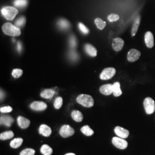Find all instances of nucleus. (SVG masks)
<instances>
[{"mask_svg": "<svg viewBox=\"0 0 155 155\" xmlns=\"http://www.w3.org/2000/svg\"><path fill=\"white\" fill-rule=\"evenodd\" d=\"M1 125H5L6 127H10L14 121L13 118L10 116H2L0 118Z\"/></svg>", "mask_w": 155, "mask_h": 155, "instance_id": "nucleus-16", "label": "nucleus"}, {"mask_svg": "<svg viewBox=\"0 0 155 155\" xmlns=\"http://www.w3.org/2000/svg\"><path fill=\"white\" fill-rule=\"evenodd\" d=\"M1 13L6 20H13L18 13V11L15 7L7 6L1 9Z\"/></svg>", "mask_w": 155, "mask_h": 155, "instance_id": "nucleus-3", "label": "nucleus"}, {"mask_svg": "<svg viewBox=\"0 0 155 155\" xmlns=\"http://www.w3.org/2000/svg\"><path fill=\"white\" fill-rule=\"evenodd\" d=\"M40 152L43 155H51L53 152V150L49 145H43L40 149Z\"/></svg>", "mask_w": 155, "mask_h": 155, "instance_id": "nucleus-24", "label": "nucleus"}, {"mask_svg": "<svg viewBox=\"0 0 155 155\" xmlns=\"http://www.w3.org/2000/svg\"><path fill=\"white\" fill-rule=\"evenodd\" d=\"M140 24V17L138 16L135 19L134 21L133 22V26H132V31H131L132 36H133V37L134 36L136 33L137 32Z\"/></svg>", "mask_w": 155, "mask_h": 155, "instance_id": "nucleus-20", "label": "nucleus"}, {"mask_svg": "<svg viewBox=\"0 0 155 155\" xmlns=\"http://www.w3.org/2000/svg\"><path fill=\"white\" fill-rule=\"evenodd\" d=\"M35 150L31 148H27L22 150L20 155H35Z\"/></svg>", "mask_w": 155, "mask_h": 155, "instance_id": "nucleus-33", "label": "nucleus"}, {"mask_svg": "<svg viewBox=\"0 0 155 155\" xmlns=\"http://www.w3.org/2000/svg\"><path fill=\"white\" fill-rule=\"evenodd\" d=\"M22 74H23V71L19 68L14 69L12 72V76L15 78H18L20 77L22 75Z\"/></svg>", "mask_w": 155, "mask_h": 155, "instance_id": "nucleus-31", "label": "nucleus"}, {"mask_svg": "<svg viewBox=\"0 0 155 155\" xmlns=\"http://www.w3.org/2000/svg\"><path fill=\"white\" fill-rule=\"evenodd\" d=\"M124 45V41L121 38H117L113 39L112 43L113 48L116 51H120L122 50Z\"/></svg>", "mask_w": 155, "mask_h": 155, "instance_id": "nucleus-12", "label": "nucleus"}, {"mask_svg": "<svg viewBox=\"0 0 155 155\" xmlns=\"http://www.w3.org/2000/svg\"><path fill=\"white\" fill-rule=\"evenodd\" d=\"M116 73L114 68L109 67L105 68L100 74V78L102 80H108L113 77Z\"/></svg>", "mask_w": 155, "mask_h": 155, "instance_id": "nucleus-5", "label": "nucleus"}, {"mask_svg": "<svg viewBox=\"0 0 155 155\" xmlns=\"http://www.w3.org/2000/svg\"><path fill=\"white\" fill-rule=\"evenodd\" d=\"M113 94L115 97H119L122 94V92L120 88V83L118 82H116L113 84Z\"/></svg>", "mask_w": 155, "mask_h": 155, "instance_id": "nucleus-22", "label": "nucleus"}, {"mask_svg": "<svg viewBox=\"0 0 155 155\" xmlns=\"http://www.w3.org/2000/svg\"><path fill=\"white\" fill-rule=\"evenodd\" d=\"M14 5L19 8H25L28 4V0H15Z\"/></svg>", "mask_w": 155, "mask_h": 155, "instance_id": "nucleus-28", "label": "nucleus"}, {"mask_svg": "<svg viewBox=\"0 0 155 155\" xmlns=\"http://www.w3.org/2000/svg\"><path fill=\"white\" fill-rule=\"evenodd\" d=\"M65 155H76L75 154H74V153H67V154H66Z\"/></svg>", "mask_w": 155, "mask_h": 155, "instance_id": "nucleus-38", "label": "nucleus"}, {"mask_svg": "<svg viewBox=\"0 0 155 155\" xmlns=\"http://www.w3.org/2000/svg\"><path fill=\"white\" fill-rule=\"evenodd\" d=\"M30 107L33 110L43 111L47 109V105L44 102L35 101L30 105Z\"/></svg>", "mask_w": 155, "mask_h": 155, "instance_id": "nucleus-9", "label": "nucleus"}, {"mask_svg": "<svg viewBox=\"0 0 155 155\" xmlns=\"http://www.w3.org/2000/svg\"><path fill=\"white\" fill-rule=\"evenodd\" d=\"M22 142L23 140L21 138H16L12 141L10 145L13 148H18L21 145Z\"/></svg>", "mask_w": 155, "mask_h": 155, "instance_id": "nucleus-25", "label": "nucleus"}, {"mask_svg": "<svg viewBox=\"0 0 155 155\" xmlns=\"http://www.w3.org/2000/svg\"><path fill=\"white\" fill-rule=\"evenodd\" d=\"M78 26H79V28L80 29V31L84 35H87L89 34L90 31H89V29L88 28H87L83 24L81 23V22H79V24H78Z\"/></svg>", "mask_w": 155, "mask_h": 155, "instance_id": "nucleus-32", "label": "nucleus"}, {"mask_svg": "<svg viewBox=\"0 0 155 155\" xmlns=\"http://www.w3.org/2000/svg\"><path fill=\"white\" fill-rule=\"evenodd\" d=\"M2 29L3 32L6 35L13 36V37L18 36L21 33L20 29L17 28L11 22L5 23L2 27Z\"/></svg>", "mask_w": 155, "mask_h": 155, "instance_id": "nucleus-1", "label": "nucleus"}, {"mask_svg": "<svg viewBox=\"0 0 155 155\" xmlns=\"http://www.w3.org/2000/svg\"><path fill=\"white\" fill-rule=\"evenodd\" d=\"M17 123L20 127L22 129H27L30 125V121L22 116L18 117L17 118Z\"/></svg>", "mask_w": 155, "mask_h": 155, "instance_id": "nucleus-15", "label": "nucleus"}, {"mask_svg": "<svg viewBox=\"0 0 155 155\" xmlns=\"http://www.w3.org/2000/svg\"><path fill=\"white\" fill-rule=\"evenodd\" d=\"M94 22L95 25H97V28H98L100 30L104 29L106 25V22L104 21H103L101 18H97L95 19Z\"/></svg>", "mask_w": 155, "mask_h": 155, "instance_id": "nucleus-27", "label": "nucleus"}, {"mask_svg": "<svg viewBox=\"0 0 155 155\" xmlns=\"http://www.w3.org/2000/svg\"><path fill=\"white\" fill-rule=\"evenodd\" d=\"M144 39L147 47L149 48H152L154 45V38L152 33L150 31L146 32L145 34Z\"/></svg>", "mask_w": 155, "mask_h": 155, "instance_id": "nucleus-10", "label": "nucleus"}, {"mask_svg": "<svg viewBox=\"0 0 155 155\" xmlns=\"http://www.w3.org/2000/svg\"><path fill=\"white\" fill-rule=\"evenodd\" d=\"M39 133L45 137H49L52 133L51 129L48 125L42 124L40 125L39 129Z\"/></svg>", "mask_w": 155, "mask_h": 155, "instance_id": "nucleus-14", "label": "nucleus"}, {"mask_svg": "<svg viewBox=\"0 0 155 155\" xmlns=\"http://www.w3.org/2000/svg\"><path fill=\"white\" fill-rule=\"evenodd\" d=\"M14 136V133L12 131H6L0 134V139L1 140H6L8 139H11Z\"/></svg>", "mask_w": 155, "mask_h": 155, "instance_id": "nucleus-26", "label": "nucleus"}, {"mask_svg": "<svg viewBox=\"0 0 155 155\" xmlns=\"http://www.w3.org/2000/svg\"><path fill=\"white\" fill-rule=\"evenodd\" d=\"M76 100L79 104L85 107H91L94 105V100L90 95L81 94L78 96Z\"/></svg>", "mask_w": 155, "mask_h": 155, "instance_id": "nucleus-2", "label": "nucleus"}, {"mask_svg": "<svg viewBox=\"0 0 155 155\" xmlns=\"http://www.w3.org/2000/svg\"><path fill=\"white\" fill-rule=\"evenodd\" d=\"M114 132L117 136L122 139H127L129 135V130L120 127H116L114 128Z\"/></svg>", "mask_w": 155, "mask_h": 155, "instance_id": "nucleus-11", "label": "nucleus"}, {"mask_svg": "<svg viewBox=\"0 0 155 155\" xmlns=\"http://www.w3.org/2000/svg\"><path fill=\"white\" fill-rule=\"evenodd\" d=\"M141 56V52L139 50L132 49L130 50L127 54V60L130 62H134L137 61Z\"/></svg>", "mask_w": 155, "mask_h": 155, "instance_id": "nucleus-8", "label": "nucleus"}, {"mask_svg": "<svg viewBox=\"0 0 155 155\" xmlns=\"http://www.w3.org/2000/svg\"><path fill=\"white\" fill-rule=\"evenodd\" d=\"M63 105V98L61 97H58L56 98L54 103V105L56 109H59Z\"/></svg>", "mask_w": 155, "mask_h": 155, "instance_id": "nucleus-30", "label": "nucleus"}, {"mask_svg": "<svg viewBox=\"0 0 155 155\" xmlns=\"http://www.w3.org/2000/svg\"><path fill=\"white\" fill-rule=\"evenodd\" d=\"M17 49L19 52H20L22 50V45L20 41L17 42Z\"/></svg>", "mask_w": 155, "mask_h": 155, "instance_id": "nucleus-37", "label": "nucleus"}, {"mask_svg": "<svg viewBox=\"0 0 155 155\" xmlns=\"http://www.w3.org/2000/svg\"><path fill=\"white\" fill-rule=\"evenodd\" d=\"M101 93L105 95H110L113 93V84H106L102 85L100 88Z\"/></svg>", "mask_w": 155, "mask_h": 155, "instance_id": "nucleus-13", "label": "nucleus"}, {"mask_svg": "<svg viewBox=\"0 0 155 155\" xmlns=\"http://www.w3.org/2000/svg\"><path fill=\"white\" fill-rule=\"evenodd\" d=\"M120 18V17L116 14H114L112 13L110 14V15H109L107 17V20L110 21V22H113V21H116L117 20H118Z\"/></svg>", "mask_w": 155, "mask_h": 155, "instance_id": "nucleus-34", "label": "nucleus"}, {"mask_svg": "<svg viewBox=\"0 0 155 155\" xmlns=\"http://www.w3.org/2000/svg\"><path fill=\"white\" fill-rule=\"evenodd\" d=\"M81 132L87 136H91L94 134V131L88 125H85L81 128Z\"/></svg>", "mask_w": 155, "mask_h": 155, "instance_id": "nucleus-29", "label": "nucleus"}, {"mask_svg": "<svg viewBox=\"0 0 155 155\" xmlns=\"http://www.w3.org/2000/svg\"><path fill=\"white\" fill-rule=\"evenodd\" d=\"M144 107L147 114H152L153 113L155 110L154 100L150 97L146 98L144 101Z\"/></svg>", "mask_w": 155, "mask_h": 155, "instance_id": "nucleus-4", "label": "nucleus"}, {"mask_svg": "<svg viewBox=\"0 0 155 155\" xmlns=\"http://www.w3.org/2000/svg\"><path fill=\"white\" fill-rule=\"evenodd\" d=\"M70 44L72 48H75L77 46V40L74 36H71V38L70 40Z\"/></svg>", "mask_w": 155, "mask_h": 155, "instance_id": "nucleus-36", "label": "nucleus"}, {"mask_svg": "<svg viewBox=\"0 0 155 155\" xmlns=\"http://www.w3.org/2000/svg\"><path fill=\"white\" fill-rule=\"evenodd\" d=\"M58 25L62 30H66L70 27V23L66 19L61 18L58 21Z\"/></svg>", "mask_w": 155, "mask_h": 155, "instance_id": "nucleus-21", "label": "nucleus"}, {"mask_svg": "<svg viewBox=\"0 0 155 155\" xmlns=\"http://www.w3.org/2000/svg\"><path fill=\"white\" fill-rule=\"evenodd\" d=\"M55 94V91L52 89H45L40 93V96L45 99H51Z\"/></svg>", "mask_w": 155, "mask_h": 155, "instance_id": "nucleus-18", "label": "nucleus"}, {"mask_svg": "<svg viewBox=\"0 0 155 155\" xmlns=\"http://www.w3.org/2000/svg\"><path fill=\"white\" fill-rule=\"evenodd\" d=\"M84 50L86 53L92 57H95L97 55V50L93 45L90 44H86L84 45Z\"/></svg>", "mask_w": 155, "mask_h": 155, "instance_id": "nucleus-17", "label": "nucleus"}, {"mask_svg": "<svg viewBox=\"0 0 155 155\" xmlns=\"http://www.w3.org/2000/svg\"><path fill=\"white\" fill-rule=\"evenodd\" d=\"M12 110H13L12 107H11V106H9L1 107L0 108V111H1V113H10V112H11Z\"/></svg>", "mask_w": 155, "mask_h": 155, "instance_id": "nucleus-35", "label": "nucleus"}, {"mask_svg": "<svg viewBox=\"0 0 155 155\" xmlns=\"http://www.w3.org/2000/svg\"><path fill=\"white\" fill-rule=\"evenodd\" d=\"M112 143L118 149L125 150L127 147V142L124 139L119 137H114L112 139Z\"/></svg>", "mask_w": 155, "mask_h": 155, "instance_id": "nucleus-7", "label": "nucleus"}, {"mask_svg": "<svg viewBox=\"0 0 155 155\" xmlns=\"http://www.w3.org/2000/svg\"><path fill=\"white\" fill-rule=\"evenodd\" d=\"M26 23V18L24 16L18 17L15 22V25L17 28H22Z\"/></svg>", "mask_w": 155, "mask_h": 155, "instance_id": "nucleus-23", "label": "nucleus"}, {"mask_svg": "<svg viewBox=\"0 0 155 155\" xmlns=\"http://www.w3.org/2000/svg\"><path fill=\"white\" fill-rule=\"evenodd\" d=\"M74 133H75V131L74 129L68 125H63L59 130L60 135L63 138H67V137H70L72 136Z\"/></svg>", "mask_w": 155, "mask_h": 155, "instance_id": "nucleus-6", "label": "nucleus"}, {"mask_svg": "<svg viewBox=\"0 0 155 155\" xmlns=\"http://www.w3.org/2000/svg\"><path fill=\"white\" fill-rule=\"evenodd\" d=\"M72 119L76 122H82L83 120V114L81 111L78 110H73L71 113Z\"/></svg>", "mask_w": 155, "mask_h": 155, "instance_id": "nucleus-19", "label": "nucleus"}]
</instances>
